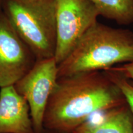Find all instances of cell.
Listing matches in <instances>:
<instances>
[{"label": "cell", "instance_id": "obj_1", "mask_svg": "<svg viewBox=\"0 0 133 133\" xmlns=\"http://www.w3.org/2000/svg\"><path fill=\"white\" fill-rule=\"evenodd\" d=\"M127 104L118 86L104 71L58 78L43 119L44 129L72 133L93 114Z\"/></svg>", "mask_w": 133, "mask_h": 133}, {"label": "cell", "instance_id": "obj_2", "mask_svg": "<svg viewBox=\"0 0 133 133\" xmlns=\"http://www.w3.org/2000/svg\"><path fill=\"white\" fill-rule=\"evenodd\" d=\"M133 62V32L97 22L58 64V78Z\"/></svg>", "mask_w": 133, "mask_h": 133}, {"label": "cell", "instance_id": "obj_3", "mask_svg": "<svg viewBox=\"0 0 133 133\" xmlns=\"http://www.w3.org/2000/svg\"><path fill=\"white\" fill-rule=\"evenodd\" d=\"M0 9L36 60L54 57L56 0H1Z\"/></svg>", "mask_w": 133, "mask_h": 133}, {"label": "cell", "instance_id": "obj_4", "mask_svg": "<svg viewBox=\"0 0 133 133\" xmlns=\"http://www.w3.org/2000/svg\"><path fill=\"white\" fill-rule=\"evenodd\" d=\"M100 14L90 0H56V48L58 64L67 57Z\"/></svg>", "mask_w": 133, "mask_h": 133}, {"label": "cell", "instance_id": "obj_5", "mask_svg": "<svg viewBox=\"0 0 133 133\" xmlns=\"http://www.w3.org/2000/svg\"><path fill=\"white\" fill-rule=\"evenodd\" d=\"M57 79L58 64L52 57L37 60L30 70L14 85L29 104L35 133L44 132V114Z\"/></svg>", "mask_w": 133, "mask_h": 133}, {"label": "cell", "instance_id": "obj_6", "mask_svg": "<svg viewBox=\"0 0 133 133\" xmlns=\"http://www.w3.org/2000/svg\"><path fill=\"white\" fill-rule=\"evenodd\" d=\"M36 58L0 9V88L14 86Z\"/></svg>", "mask_w": 133, "mask_h": 133}, {"label": "cell", "instance_id": "obj_7", "mask_svg": "<svg viewBox=\"0 0 133 133\" xmlns=\"http://www.w3.org/2000/svg\"><path fill=\"white\" fill-rule=\"evenodd\" d=\"M0 89V133H35L26 100L14 86Z\"/></svg>", "mask_w": 133, "mask_h": 133}, {"label": "cell", "instance_id": "obj_8", "mask_svg": "<svg viewBox=\"0 0 133 133\" xmlns=\"http://www.w3.org/2000/svg\"><path fill=\"white\" fill-rule=\"evenodd\" d=\"M72 133H133V114L124 104L105 112L98 120L88 119Z\"/></svg>", "mask_w": 133, "mask_h": 133}, {"label": "cell", "instance_id": "obj_9", "mask_svg": "<svg viewBox=\"0 0 133 133\" xmlns=\"http://www.w3.org/2000/svg\"><path fill=\"white\" fill-rule=\"evenodd\" d=\"M100 16L121 25L133 23V0H90Z\"/></svg>", "mask_w": 133, "mask_h": 133}, {"label": "cell", "instance_id": "obj_10", "mask_svg": "<svg viewBox=\"0 0 133 133\" xmlns=\"http://www.w3.org/2000/svg\"><path fill=\"white\" fill-rule=\"evenodd\" d=\"M104 71L120 89L133 114V84L122 75L112 69H109Z\"/></svg>", "mask_w": 133, "mask_h": 133}, {"label": "cell", "instance_id": "obj_11", "mask_svg": "<svg viewBox=\"0 0 133 133\" xmlns=\"http://www.w3.org/2000/svg\"><path fill=\"white\" fill-rule=\"evenodd\" d=\"M127 78L133 84V62L126 63L119 66L110 68Z\"/></svg>", "mask_w": 133, "mask_h": 133}, {"label": "cell", "instance_id": "obj_12", "mask_svg": "<svg viewBox=\"0 0 133 133\" xmlns=\"http://www.w3.org/2000/svg\"><path fill=\"white\" fill-rule=\"evenodd\" d=\"M43 133H62V132H56V131H53L47 130V129H44V132Z\"/></svg>", "mask_w": 133, "mask_h": 133}, {"label": "cell", "instance_id": "obj_13", "mask_svg": "<svg viewBox=\"0 0 133 133\" xmlns=\"http://www.w3.org/2000/svg\"><path fill=\"white\" fill-rule=\"evenodd\" d=\"M1 0H0V4H1Z\"/></svg>", "mask_w": 133, "mask_h": 133}]
</instances>
